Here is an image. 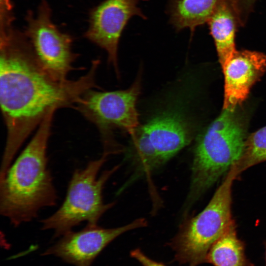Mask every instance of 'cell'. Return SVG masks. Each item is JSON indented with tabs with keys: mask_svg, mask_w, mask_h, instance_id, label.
<instances>
[{
	"mask_svg": "<svg viewBox=\"0 0 266 266\" xmlns=\"http://www.w3.org/2000/svg\"><path fill=\"white\" fill-rule=\"evenodd\" d=\"M221 66L236 50L234 37L240 23L230 0H221L208 21Z\"/></svg>",
	"mask_w": 266,
	"mask_h": 266,
	"instance_id": "obj_12",
	"label": "cell"
},
{
	"mask_svg": "<svg viewBox=\"0 0 266 266\" xmlns=\"http://www.w3.org/2000/svg\"><path fill=\"white\" fill-rule=\"evenodd\" d=\"M221 0H169L171 24L177 30L185 28L191 32L207 23Z\"/></svg>",
	"mask_w": 266,
	"mask_h": 266,
	"instance_id": "obj_13",
	"label": "cell"
},
{
	"mask_svg": "<svg viewBox=\"0 0 266 266\" xmlns=\"http://www.w3.org/2000/svg\"><path fill=\"white\" fill-rule=\"evenodd\" d=\"M147 222L139 218L126 225L103 228L89 224L77 232L70 231L62 235L43 255H54L75 266H91L93 262L111 241L130 230L145 227Z\"/></svg>",
	"mask_w": 266,
	"mask_h": 266,
	"instance_id": "obj_10",
	"label": "cell"
},
{
	"mask_svg": "<svg viewBox=\"0 0 266 266\" xmlns=\"http://www.w3.org/2000/svg\"><path fill=\"white\" fill-rule=\"evenodd\" d=\"M206 262L214 266H252L245 255V244L237 235L234 222L211 247Z\"/></svg>",
	"mask_w": 266,
	"mask_h": 266,
	"instance_id": "obj_14",
	"label": "cell"
},
{
	"mask_svg": "<svg viewBox=\"0 0 266 266\" xmlns=\"http://www.w3.org/2000/svg\"><path fill=\"white\" fill-rule=\"evenodd\" d=\"M141 81L142 70L140 69L129 88L102 92L91 89L83 95L74 106L99 130L103 154L108 156L121 150V146L115 139L114 130H124L132 135L139 125L136 104L140 93Z\"/></svg>",
	"mask_w": 266,
	"mask_h": 266,
	"instance_id": "obj_7",
	"label": "cell"
},
{
	"mask_svg": "<svg viewBox=\"0 0 266 266\" xmlns=\"http://www.w3.org/2000/svg\"><path fill=\"white\" fill-rule=\"evenodd\" d=\"M185 74L159 108L132 135L130 155L140 168L165 164L191 143L195 123L190 110L191 87Z\"/></svg>",
	"mask_w": 266,
	"mask_h": 266,
	"instance_id": "obj_3",
	"label": "cell"
},
{
	"mask_svg": "<svg viewBox=\"0 0 266 266\" xmlns=\"http://www.w3.org/2000/svg\"></svg>",
	"mask_w": 266,
	"mask_h": 266,
	"instance_id": "obj_19",
	"label": "cell"
},
{
	"mask_svg": "<svg viewBox=\"0 0 266 266\" xmlns=\"http://www.w3.org/2000/svg\"><path fill=\"white\" fill-rule=\"evenodd\" d=\"M265 161H266V126L246 137L242 155L234 166L239 174L247 168Z\"/></svg>",
	"mask_w": 266,
	"mask_h": 266,
	"instance_id": "obj_15",
	"label": "cell"
},
{
	"mask_svg": "<svg viewBox=\"0 0 266 266\" xmlns=\"http://www.w3.org/2000/svg\"><path fill=\"white\" fill-rule=\"evenodd\" d=\"M224 75L223 109L234 108L247 98L252 86L266 70V56L236 50L222 66Z\"/></svg>",
	"mask_w": 266,
	"mask_h": 266,
	"instance_id": "obj_11",
	"label": "cell"
},
{
	"mask_svg": "<svg viewBox=\"0 0 266 266\" xmlns=\"http://www.w3.org/2000/svg\"><path fill=\"white\" fill-rule=\"evenodd\" d=\"M13 8L11 0H0V37L6 36L13 29Z\"/></svg>",
	"mask_w": 266,
	"mask_h": 266,
	"instance_id": "obj_16",
	"label": "cell"
},
{
	"mask_svg": "<svg viewBox=\"0 0 266 266\" xmlns=\"http://www.w3.org/2000/svg\"><path fill=\"white\" fill-rule=\"evenodd\" d=\"M241 24H244L256 0H230Z\"/></svg>",
	"mask_w": 266,
	"mask_h": 266,
	"instance_id": "obj_17",
	"label": "cell"
},
{
	"mask_svg": "<svg viewBox=\"0 0 266 266\" xmlns=\"http://www.w3.org/2000/svg\"><path fill=\"white\" fill-rule=\"evenodd\" d=\"M24 32L44 68L54 79L68 80L67 76L75 69L73 63L78 55L72 50V37L60 31L52 20V10L42 0L34 14L28 11Z\"/></svg>",
	"mask_w": 266,
	"mask_h": 266,
	"instance_id": "obj_8",
	"label": "cell"
},
{
	"mask_svg": "<svg viewBox=\"0 0 266 266\" xmlns=\"http://www.w3.org/2000/svg\"><path fill=\"white\" fill-rule=\"evenodd\" d=\"M139 0H104L92 9L89 27L84 35L107 52L108 62L118 76V47L122 32L133 16L145 18L138 6Z\"/></svg>",
	"mask_w": 266,
	"mask_h": 266,
	"instance_id": "obj_9",
	"label": "cell"
},
{
	"mask_svg": "<svg viewBox=\"0 0 266 266\" xmlns=\"http://www.w3.org/2000/svg\"><path fill=\"white\" fill-rule=\"evenodd\" d=\"M238 175L233 166L205 208L181 225L170 242L179 263L197 266L206 262L211 247L234 222L232 188Z\"/></svg>",
	"mask_w": 266,
	"mask_h": 266,
	"instance_id": "obj_6",
	"label": "cell"
},
{
	"mask_svg": "<svg viewBox=\"0 0 266 266\" xmlns=\"http://www.w3.org/2000/svg\"><path fill=\"white\" fill-rule=\"evenodd\" d=\"M55 112L46 116L0 178V213L15 227L33 221L41 209L57 204L58 195L47 154Z\"/></svg>",
	"mask_w": 266,
	"mask_h": 266,
	"instance_id": "obj_2",
	"label": "cell"
},
{
	"mask_svg": "<svg viewBox=\"0 0 266 266\" xmlns=\"http://www.w3.org/2000/svg\"><path fill=\"white\" fill-rule=\"evenodd\" d=\"M236 109H223L198 136L186 209L240 158L247 136L244 119Z\"/></svg>",
	"mask_w": 266,
	"mask_h": 266,
	"instance_id": "obj_4",
	"label": "cell"
},
{
	"mask_svg": "<svg viewBox=\"0 0 266 266\" xmlns=\"http://www.w3.org/2000/svg\"><path fill=\"white\" fill-rule=\"evenodd\" d=\"M131 256L137 260L143 266H167L149 258L138 249L132 251Z\"/></svg>",
	"mask_w": 266,
	"mask_h": 266,
	"instance_id": "obj_18",
	"label": "cell"
},
{
	"mask_svg": "<svg viewBox=\"0 0 266 266\" xmlns=\"http://www.w3.org/2000/svg\"><path fill=\"white\" fill-rule=\"evenodd\" d=\"M107 157L103 154L100 158L90 161L84 168L74 170L62 204L54 213L41 221L42 230H52L54 237H57L84 222L98 224L102 216L113 205V203H104L102 191L118 166L98 175Z\"/></svg>",
	"mask_w": 266,
	"mask_h": 266,
	"instance_id": "obj_5",
	"label": "cell"
},
{
	"mask_svg": "<svg viewBox=\"0 0 266 266\" xmlns=\"http://www.w3.org/2000/svg\"><path fill=\"white\" fill-rule=\"evenodd\" d=\"M100 64L94 60L77 79L58 81L42 66L24 32L13 28L0 38V103L6 128L1 176L51 111L74 106L87 91L99 88L96 76Z\"/></svg>",
	"mask_w": 266,
	"mask_h": 266,
	"instance_id": "obj_1",
	"label": "cell"
}]
</instances>
